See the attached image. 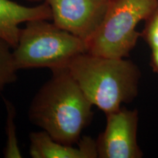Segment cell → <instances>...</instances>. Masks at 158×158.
<instances>
[{
    "label": "cell",
    "instance_id": "obj_1",
    "mask_svg": "<svg viewBox=\"0 0 158 158\" xmlns=\"http://www.w3.org/2000/svg\"><path fill=\"white\" fill-rule=\"evenodd\" d=\"M51 71L52 76L31 100L29 119L56 141L73 145L92 121L93 105L68 68Z\"/></svg>",
    "mask_w": 158,
    "mask_h": 158
},
{
    "label": "cell",
    "instance_id": "obj_2",
    "mask_svg": "<svg viewBox=\"0 0 158 158\" xmlns=\"http://www.w3.org/2000/svg\"><path fill=\"white\" fill-rule=\"evenodd\" d=\"M67 68L89 100L106 114L133 101L138 94L141 71L130 60L85 53Z\"/></svg>",
    "mask_w": 158,
    "mask_h": 158
},
{
    "label": "cell",
    "instance_id": "obj_3",
    "mask_svg": "<svg viewBox=\"0 0 158 158\" xmlns=\"http://www.w3.org/2000/svg\"><path fill=\"white\" fill-rule=\"evenodd\" d=\"M48 21H28L21 29L18 44L12 51L18 71L67 68L78 55L88 53L87 43Z\"/></svg>",
    "mask_w": 158,
    "mask_h": 158
},
{
    "label": "cell",
    "instance_id": "obj_4",
    "mask_svg": "<svg viewBox=\"0 0 158 158\" xmlns=\"http://www.w3.org/2000/svg\"><path fill=\"white\" fill-rule=\"evenodd\" d=\"M158 0H110L100 29L89 44L88 53L125 58L135 46L141 33L136 27L157 8Z\"/></svg>",
    "mask_w": 158,
    "mask_h": 158
},
{
    "label": "cell",
    "instance_id": "obj_5",
    "mask_svg": "<svg viewBox=\"0 0 158 158\" xmlns=\"http://www.w3.org/2000/svg\"><path fill=\"white\" fill-rule=\"evenodd\" d=\"M59 28L89 44L100 29L110 0H44Z\"/></svg>",
    "mask_w": 158,
    "mask_h": 158
},
{
    "label": "cell",
    "instance_id": "obj_6",
    "mask_svg": "<svg viewBox=\"0 0 158 158\" xmlns=\"http://www.w3.org/2000/svg\"><path fill=\"white\" fill-rule=\"evenodd\" d=\"M106 126L96 141L100 158H141L137 142L138 113L125 107L106 114Z\"/></svg>",
    "mask_w": 158,
    "mask_h": 158
},
{
    "label": "cell",
    "instance_id": "obj_7",
    "mask_svg": "<svg viewBox=\"0 0 158 158\" xmlns=\"http://www.w3.org/2000/svg\"><path fill=\"white\" fill-rule=\"evenodd\" d=\"M51 10L48 3L27 7L11 0H0V38L14 48L19 42L22 23L34 20H51Z\"/></svg>",
    "mask_w": 158,
    "mask_h": 158
},
{
    "label": "cell",
    "instance_id": "obj_8",
    "mask_svg": "<svg viewBox=\"0 0 158 158\" xmlns=\"http://www.w3.org/2000/svg\"><path fill=\"white\" fill-rule=\"evenodd\" d=\"M29 154L32 158H97L96 141L89 136H83L78 147L62 143L53 139L45 131L29 134Z\"/></svg>",
    "mask_w": 158,
    "mask_h": 158
},
{
    "label": "cell",
    "instance_id": "obj_9",
    "mask_svg": "<svg viewBox=\"0 0 158 158\" xmlns=\"http://www.w3.org/2000/svg\"><path fill=\"white\" fill-rule=\"evenodd\" d=\"M6 108V144L3 150V156L5 158H21L23 157L19 146L17 138L16 124L15 118L16 116V109L13 102L7 99L3 98Z\"/></svg>",
    "mask_w": 158,
    "mask_h": 158
},
{
    "label": "cell",
    "instance_id": "obj_10",
    "mask_svg": "<svg viewBox=\"0 0 158 158\" xmlns=\"http://www.w3.org/2000/svg\"><path fill=\"white\" fill-rule=\"evenodd\" d=\"M12 49L8 43L0 38V93L18 78V70L13 63Z\"/></svg>",
    "mask_w": 158,
    "mask_h": 158
},
{
    "label": "cell",
    "instance_id": "obj_11",
    "mask_svg": "<svg viewBox=\"0 0 158 158\" xmlns=\"http://www.w3.org/2000/svg\"><path fill=\"white\" fill-rule=\"evenodd\" d=\"M141 37L149 45L151 50L158 48V9L146 20Z\"/></svg>",
    "mask_w": 158,
    "mask_h": 158
},
{
    "label": "cell",
    "instance_id": "obj_12",
    "mask_svg": "<svg viewBox=\"0 0 158 158\" xmlns=\"http://www.w3.org/2000/svg\"><path fill=\"white\" fill-rule=\"evenodd\" d=\"M151 66L154 72H155L158 75V48L152 50Z\"/></svg>",
    "mask_w": 158,
    "mask_h": 158
},
{
    "label": "cell",
    "instance_id": "obj_13",
    "mask_svg": "<svg viewBox=\"0 0 158 158\" xmlns=\"http://www.w3.org/2000/svg\"><path fill=\"white\" fill-rule=\"evenodd\" d=\"M31 1H40V0H31Z\"/></svg>",
    "mask_w": 158,
    "mask_h": 158
},
{
    "label": "cell",
    "instance_id": "obj_14",
    "mask_svg": "<svg viewBox=\"0 0 158 158\" xmlns=\"http://www.w3.org/2000/svg\"><path fill=\"white\" fill-rule=\"evenodd\" d=\"M157 9H158V5H157Z\"/></svg>",
    "mask_w": 158,
    "mask_h": 158
}]
</instances>
